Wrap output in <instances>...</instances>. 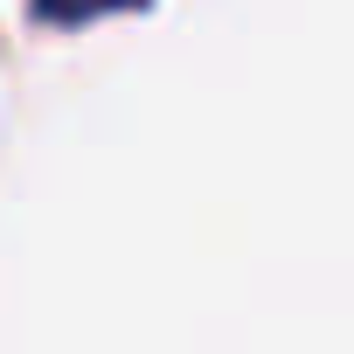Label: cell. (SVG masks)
<instances>
[{
    "mask_svg": "<svg viewBox=\"0 0 354 354\" xmlns=\"http://www.w3.org/2000/svg\"><path fill=\"white\" fill-rule=\"evenodd\" d=\"M146 0H35V21L49 28H77V21H104V15H132Z\"/></svg>",
    "mask_w": 354,
    "mask_h": 354,
    "instance_id": "cell-1",
    "label": "cell"
}]
</instances>
